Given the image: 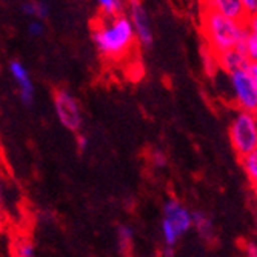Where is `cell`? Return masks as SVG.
<instances>
[{
  "label": "cell",
  "mask_w": 257,
  "mask_h": 257,
  "mask_svg": "<svg viewBox=\"0 0 257 257\" xmlns=\"http://www.w3.org/2000/svg\"><path fill=\"white\" fill-rule=\"evenodd\" d=\"M100 19H114L122 14H126L128 4L122 2V0H100L97 4Z\"/></svg>",
  "instance_id": "cell-12"
},
{
  "label": "cell",
  "mask_w": 257,
  "mask_h": 257,
  "mask_svg": "<svg viewBox=\"0 0 257 257\" xmlns=\"http://www.w3.org/2000/svg\"><path fill=\"white\" fill-rule=\"evenodd\" d=\"M10 73L11 77L14 79V82L17 83V89H19V97L22 100L23 105L31 106L34 103V82L33 77L28 71V68L23 65L20 60H11L10 62Z\"/></svg>",
  "instance_id": "cell-8"
},
{
  "label": "cell",
  "mask_w": 257,
  "mask_h": 257,
  "mask_svg": "<svg viewBox=\"0 0 257 257\" xmlns=\"http://www.w3.org/2000/svg\"><path fill=\"white\" fill-rule=\"evenodd\" d=\"M45 33V23L42 20H31L28 23V34L31 37H40Z\"/></svg>",
  "instance_id": "cell-19"
},
{
  "label": "cell",
  "mask_w": 257,
  "mask_h": 257,
  "mask_svg": "<svg viewBox=\"0 0 257 257\" xmlns=\"http://www.w3.org/2000/svg\"><path fill=\"white\" fill-rule=\"evenodd\" d=\"M126 16L131 22L136 40L142 46H145V48H150L154 42V34L145 5L142 2H128Z\"/></svg>",
  "instance_id": "cell-5"
},
{
  "label": "cell",
  "mask_w": 257,
  "mask_h": 257,
  "mask_svg": "<svg viewBox=\"0 0 257 257\" xmlns=\"http://www.w3.org/2000/svg\"><path fill=\"white\" fill-rule=\"evenodd\" d=\"M163 220H167L176 229L179 237L188 232L193 226L191 211L177 199H170L163 206Z\"/></svg>",
  "instance_id": "cell-7"
},
{
  "label": "cell",
  "mask_w": 257,
  "mask_h": 257,
  "mask_svg": "<svg viewBox=\"0 0 257 257\" xmlns=\"http://www.w3.org/2000/svg\"><path fill=\"white\" fill-rule=\"evenodd\" d=\"M150 159H151L154 167H165L167 165V156H165V153L160 151V150H154L151 153V157Z\"/></svg>",
  "instance_id": "cell-21"
},
{
  "label": "cell",
  "mask_w": 257,
  "mask_h": 257,
  "mask_svg": "<svg viewBox=\"0 0 257 257\" xmlns=\"http://www.w3.org/2000/svg\"><path fill=\"white\" fill-rule=\"evenodd\" d=\"M163 257H173L174 255V248H170V246H163V251H162Z\"/></svg>",
  "instance_id": "cell-25"
},
{
  "label": "cell",
  "mask_w": 257,
  "mask_h": 257,
  "mask_svg": "<svg viewBox=\"0 0 257 257\" xmlns=\"http://www.w3.org/2000/svg\"><path fill=\"white\" fill-rule=\"evenodd\" d=\"M245 51L248 60L257 63V16L245 22Z\"/></svg>",
  "instance_id": "cell-11"
},
{
  "label": "cell",
  "mask_w": 257,
  "mask_h": 257,
  "mask_svg": "<svg viewBox=\"0 0 257 257\" xmlns=\"http://www.w3.org/2000/svg\"><path fill=\"white\" fill-rule=\"evenodd\" d=\"M200 30L206 42V48L216 57L236 50L245 37V23L226 19L203 5L200 11Z\"/></svg>",
  "instance_id": "cell-2"
},
{
  "label": "cell",
  "mask_w": 257,
  "mask_h": 257,
  "mask_svg": "<svg viewBox=\"0 0 257 257\" xmlns=\"http://www.w3.org/2000/svg\"><path fill=\"white\" fill-rule=\"evenodd\" d=\"M245 73L248 74L249 80L252 82V85H254V88H255V91H257V63L249 62L248 68L245 69Z\"/></svg>",
  "instance_id": "cell-22"
},
{
  "label": "cell",
  "mask_w": 257,
  "mask_h": 257,
  "mask_svg": "<svg viewBox=\"0 0 257 257\" xmlns=\"http://www.w3.org/2000/svg\"><path fill=\"white\" fill-rule=\"evenodd\" d=\"M246 255L248 257H257V245L255 243L246 245Z\"/></svg>",
  "instance_id": "cell-24"
},
{
  "label": "cell",
  "mask_w": 257,
  "mask_h": 257,
  "mask_svg": "<svg viewBox=\"0 0 257 257\" xmlns=\"http://www.w3.org/2000/svg\"><path fill=\"white\" fill-rule=\"evenodd\" d=\"M232 92L237 105L245 112H254L257 109V91L245 71L229 74Z\"/></svg>",
  "instance_id": "cell-6"
},
{
  "label": "cell",
  "mask_w": 257,
  "mask_h": 257,
  "mask_svg": "<svg viewBox=\"0 0 257 257\" xmlns=\"http://www.w3.org/2000/svg\"><path fill=\"white\" fill-rule=\"evenodd\" d=\"M54 112L60 125L69 133L79 134L83 123V114L79 100L65 88H59L54 91L53 96Z\"/></svg>",
  "instance_id": "cell-4"
},
{
  "label": "cell",
  "mask_w": 257,
  "mask_h": 257,
  "mask_svg": "<svg viewBox=\"0 0 257 257\" xmlns=\"http://www.w3.org/2000/svg\"><path fill=\"white\" fill-rule=\"evenodd\" d=\"M229 140L234 151L245 157L257 148V120L252 112L240 111L229 126Z\"/></svg>",
  "instance_id": "cell-3"
},
{
  "label": "cell",
  "mask_w": 257,
  "mask_h": 257,
  "mask_svg": "<svg viewBox=\"0 0 257 257\" xmlns=\"http://www.w3.org/2000/svg\"><path fill=\"white\" fill-rule=\"evenodd\" d=\"M92 42L97 51L109 60L128 56L136 43V36L126 14L114 19H100L92 28Z\"/></svg>",
  "instance_id": "cell-1"
},
{
  "label": "cell",
  "mask_w": 257,
  "mask_h": 257,
  "mask_svg": "<svg viewBox=\"0 0 257 257\" xmlns=\"http://www.w3.org/2000/svg\"><path fill=\"white\" fill-rule=\"evenodd\" d=\"M254 191H255V196H257V183H254Z\"/></svg>",
  "instance_id": "cell-27"
},
{
  "label": "cell",
  "mask_w": 257,
  "mask_h": 257,
  "mask_svg": "<svg viewBox=\"0 0 257 257\" xmlns=\"http://www.w3.org/2000/svg\"><path fill=\"white\" fill-rule=\"evenodd\" d=\"M217 59V65L219 68H222L223 71H226L228 74L237 73V71H245L249 65V60L245 54H242L237 50H231L226 51L220 56L216 57Z\"/></svg>",
  "instance_id": "cell-10"
},
{
  "label": "cell",
  "mask_w": 257,
  "mask_h": 257,
  "mask_svg": "<svg viewBox=\"0 0 257 257\" xmlns=\"http://www.w3.org/2000/svg\"><path fill=\"white\" fill-rule=\"evenodd\" d=\"M13 257H36V245L30 237H17L13 240Z\"/></svg>",
  "instance_id": "cell-14"
},
{
  "label": "cell",
  "mask_w": 257,
  "mask_h": 257,
  "mask_svg": "<svg viewBox=\"0 0 257 257\" xmlns=\"http://www.w3.org/2000/svg\"><path fill=\"white\" fill-rule=\"evenodd\" d=\"M191 219H193V226L197 229L199 234L206 240H211L214 234V228H213V220L209 219V216H206L202 211H194L191 213Z\"/></svg>",
  "instance_id": "cell-13"
},
{
  "label": "cell",
  "mask_w": 257,
  "mask_h": 257,
  "mask_svg": "<svg viewBox=\"0 0 257 257\" xmlns=\"http://www.w3.org/2000/svg\"><path fill=\"white\" fill-rule=\"evenodd\" d=\"M242 7L246 19L257 16V0H242Z\"/></svg>",
  "instance_id": "cell-20"
},
{
  "label": "cell",
  "mask_w": 257,
  "mask_h": 257,
  "mask_svg": "<svg viewBox=\"0 0 257 257\" xmlns=\"http://www.w3.org/2000/svg\"><path fill=\"white\" fill-rule=\"evenodd\" d=\"M242 167L252 183H257V148L242 157Z\"/></svg>",
  "instance_id": "cell-16"
},
{
  "label": "cell",
  "mask_w": 257,
  "mask_h": 257,
  "mask_svg": "<svg viewBox=\"0 0 257 257\" xmlns=\"http://www.w3.org/2000/svg\"><path fill=\"white\" fill-rule=\"evenodd\" d=\"M117 240H119V248L123 254H126L130 251V248L133 246V240H134V232L131 229V226L128 225H120L117 229Z\"/></svg>",
  "instance_id": "cell-17"
},
{
  "label": "cell",
  "mask_w": 257,
  "mask_h": 257,
  "mask_svg": "<svg viewBox=\"0 0 257 257\" xmlns=\"http://www.w3.org/2000/svg\"><path fill=\"white\" fill-rule=\"evenodd\" d=\"M76 142H77V148L80 151H83L88 147V137L85 134L79 133V134H76Z\"/></svg>",
  "instance_id": "cell-23"
},
{
  "label": "cell",
  "mask_w": 257,
  "mask_h": 257,
  "mask_svg": "<svg viewBox=\"0 0 257 257\" xmlns=\"http://www.w3.org/2000/svg\"><path fill=\"white\" fill-rule=\"evenodd\" d=\"M0 202H2V185H0Z\"/></svg>",
  "instance_id": "cell-26"
},
{
  "label": "cell",
  "mask_w": 257,
  "mask_h": 257,
  "mask_svg": "<svg viewBox=\"0 0 257 257\" xmlns=\"http://www.w3.org/2000/svg\"><path fill=\"white\" fill-rule=\"evenodd\" d=\"M203 5L226 19L240 22V23L246 22V16H245L243 7H242V0H211V2H205Z\"/></svg>",
  "instance_id": "cell-9"
},
{
  "label": "cell",
  "mask_w": 257,
  "mask_h": 257,
  "mask_svg": "<svg viewBox=\"0 0 257 257\" xmlns=\"http://www.w3.org/2000/svg\"><path fill=\"white\" fill-rule=\"evenodd\" d=\"M202 57H203V68H205V71H206L209 76H214L216 71H217V68H219L216 56L206 48V51L202 53Z\"/></svg>",
  "instance_id": "cell-18"
},
{
  "label": "cell",
  "mask_w": 257,
  "mask_h": 257,
  "mask_svg": "<svg viewBox=\"0 0 257 257\" xmlns=\"http://www.w3.org/2000/svg\"><path fill=\"white\" fill-rule=\"evenodd\" d=\"M22 11L25 13L27 16L33 17V20H45L46 17H48L50 14V8L46 4L43 2H36V0H33V2H27L22 5Z\"/></svg>",
  "instance_id": "cell-15"
}]
</instances>
